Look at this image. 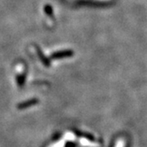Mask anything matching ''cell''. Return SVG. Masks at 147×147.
Masks as SVG:
<instances>
[{"mask_svg":"<svg viewBox=\"0 0 147 147\" xmlns=\"http://www.w3.org/2000/svg\"><path fill=\"white\" fill-rule=\"evenodd\" d=\"M73 55V51L70 50H66V51H58L56 53L52 54V58L53 59H60V58H67V57H70Z\"/></svg>","mask_w":147,"mask_h":147,"instance_id":"6da1fadb","label":"cell"},{"mask_svg":"<svg viewBox=\"0 0 147 147\" xmlns=\"http://www.w3.org/2000/svg\"><path fill=\"white\" fill-rule=\"evenodd\" d=\"M36 103H37V99L32 98V99H29V100H28V101H25V102L20 103L17 107H18L19 109H24V108H28V107H29L34 106V105H36Z\"/></svg>","mask_w":147,"mask_h":147,"instance_id":"7a4b0ae2","label":"cell"},{"mask_svg":"<svg viewBox=\"0 0 147 147\" xmlns=\"http://www.w3.org/2000/svg\"><path fill=\"white\" fill-rule=\"evenodd\" d=\"M80 144H82L83 146H85V147H95V144H91L90 142H89L88 140H86L85 138H82L80 140Z\"/></svg>","mask_w":147,"mask_h":147,"instance_id":"3957f363","label":"cell"},{"mask_svg":"<svg viewBox=\"0 0 147 147\" xmlns=\"http://www.w3.org/2000/svg\"><path fill=\"white\" fill-rule=\"evenodd\" d=\"M75 138H76V136H75V135L74 134H72V133H67L65 136H64V140L66 141V140H67V141H73V140H75Z\"/></svg>","mask_w":147,"mask_h":147,"instance_id":"277c9868","label":"cell"},{"mask_svg":"<svg viewBox=\"0 0 147 147\" xmlns=\"http://www.w3.org/2000/svg\"><path fill=\"white\" fill-rule=\"evenodd\" d=\"M37 52H38V55H39L40 59H42V61L44 62V64H45V65H46V66H49V65H50V63H49V62H48V60H47L44 56H43V53H42V52H41V51L37 49Z\"/></svg>","mask_w":147,"mask_h":147,"instance_id":"5b68a950","label":"cell"},{"mask_svg":"<svg viewBox=\"0 0 147 147\" xmlns=\"http://www.w3.org/2000/svg\"><path fill=\"white\" fill-rule=\"evenodd\" d=\"M65 146V140H61L54 144L53 145H51V147H64Z\"/></svg>","mask_w":147,"mask_h":147,"instance_id":"8992f818","label":"cell"}]
</instances>
